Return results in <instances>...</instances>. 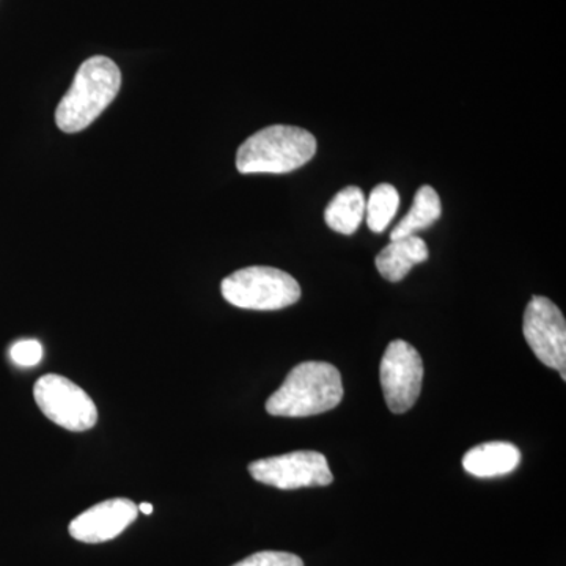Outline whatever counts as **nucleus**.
Wrapping results in <instances>:
<instances>
[{
	"instance_id": "10",
	"label": "nucleus",
	"mask_w": 566,
	"mask_h": 566,
	"mask_svg": "<svg viewBox=\"0 0 566 566\" xmlns=\"http://www.w3.org/2000/svg\"><path fill=\"white\" fill-rule=\"evenodd\" d=\"M521 463V450L510 442H486L469 450L463 458L468 474L479 479H493L512 474Z\"/></svg>"
},
{
	"instance_id": "3",
	"label": "nucleus",
	"mask_w": 566,
	"mask_h": 566,
	"mask_svg": "<svg viewBox=\"0 0 566 566\" xmlns=\"http://www.w3.org/2000/svg\"><path fill=\"white\" fill-rule=\"evenodd\" d=\"M315 153L314 134L297 126H268L241 145L237 169L244 175L289 174L305 166Z\"/></svg>"
},
{
	"instance_id": "4",
	"label": "nucleus",
	"mask_w": 566,
	"mask_h": 566,
	"mask_svg": "<svg viewBox=\"0 0 566 566\" xmlns=\"http://www.w3.org/2000/svg\"><path fill=\"white\" fill-rule=\"evenodd\" d=\"M221 292L227 303L248 311H281L301 297L296 279L270 266L244 268L227 275Z\"/></svg>"
},
{
	"instance_id": "9",
	"label": "nucleus",
	"mask_w": 566,
	"mask_h": 566,
	"mask_svg": "<svg viewBox=\"0 0 566 566\" xmlns=\"http://www.w3.org/2000/svg\"><path fill=\"white\" fill-rule=\"evenodd\" d=\"M139 515V509L125 497L93 505L70 523V535L81 543H106L123 534Z\"/></svg>"
},
{
	"instance_id": "16",
	"label": "nucleus",
	"mask_w": 566,
	"mask_h": 566,
	"mask_svg": "<svg viewBox=\"0 0 566 566\" xmlns=\"http://www.w3.org/2000/svg\"><path fill=\"white\" fill-rule=\"evenodd\" d=\"M43 345L39 340H20L10 349V357L20 367H35L43 360Z\"/></svg>"
},
{
	"instance_id": "15",
	"label": "nucleus",
	"mask_w": 566,
	"mask_h": 566,
	"mask_svg": "<svg viewBox=\"0 0 566 566\" xmlns=\"http://www.w3.org/2000/svg\"><path fill=\"white\" fill-rule=\"evenodd\" d=\"M233 566H304V562L294 554L263 551V553L245 557L244 560L238 562Z\"/></svg>"
},
{
	"instance_id": "11",
	"label": "nucleus",
	"mask_w": 566,
	"mask_h": 566,
	"mask_svg": "<svg viewBox=\"0 0 566 566\" xmlns=\"http://www.w3.org/2000/svg\"><path fill=\"white\" fill-rule=\"evenodd\" d=\"M428 256L430 251L427 243L422 238L412 234L390 241V244L378 253L375 262L382 277L389 282H400L416 264L427 262Z\"/></svg>"
},
{
	"instance_id": "8",
	"label": "nucleus",
	"mask_w": 566,
	"mask_h": 566,
	"mask_svg": "<svg viewBox=\"0 0 566 566\" xmlns=\"http://www.w3.org/2000/svg\"><path fill=\"white\" fill-rule=\"evenodd\" d=\"M523 331L539 363L560 371L566 381V322L560 308L547 297H532L524 314Z\"/></svg>"
},
{
	"instance_id": "14",
	"label": "nucleus",
	"mask_w": 566,
	"mask_h": 566,
	"mask_svg": "<svg viewBox=\"0 0 566 566\" xmlns=\"http://www.w3.org/2000/svg\"><path fill=\"white\" fill-rule=\"evenodd\" d=\"M400 207V193L392 185H378L365 200V214H367L368 229L375 233H382L392 222Z\"/></svg>"
},
{
	"instance_id": "12",
	"label": "nucleus",
	"mask_w": 566,
	"mask_h": 566,
	"mask_svg": "<svg viewBox=\"0 0 566 566\" xmlns=\"http://www.w3.org/2000/svg\"><path fill=\"white\" fill-rule=\"evenodd\" d=\"M365 216V196L357 186L342 189L327 205L324 221L334 232L353 234L359 229Z\"/></svg>"
},
{
	"instance_id": "17",
	"label": "nucleus",
	"mask_w": 566,
	"mask_h": 566,
	"mask_svg": "<svg viewBox=\"0 0 566 566\" xmlns=\"http://www.w3.org/2000/svg\"><path fill=\"white\" fill-rule=\"evenodd\" d=\"M139 509V512L144 513V515H151L153 513V505L148 504V502H144V504H140L137 506Z\"/></svg>"
},
{
	"instance_id": "7",
	"label": "nucleus",
	"mask_w": 566,
	"mask_h": 566,
	"mask_svg": "<svg viewBox=\"0 0 566 566\" xmlns=\"http://www.w3.org/2000/svg\"><path fill=\"white\" fill-rule=\"evenodd\" d=\"M382 394L394 415H405L422 390L423 360L415 346L394 340L387 346L379 368Z\"/></svg>"
},
{
	"instance_id": "13",
	"label": "nucleus",
	"mask_w": 566,
	"mask_h": 566,
	"mask_svg": "<svg viewBox=\"0 0 566 566\" xmlns=\"http://www.w3.org/2000/svg\"><path fill=\"white\" fill-rule=\"evenodd\" d=\"M442 205L439 193L431 186H422L417 191L415 203L408 214L397 223V227L390 233V241L400 240V238L412 237L420 230L428 229L441 218Z\"/></svg>"
},
{
	"instance_id": "2",
	"label": "nucleus",
	"mask_w": 566,
	"mask_h": 566,
	"mask_svg": "<svg viewBox=\"0 0 566 566\" xmlns=\"http://www.w3.org/2000/svg\"><path fill=\"white\" fill-rule=\"evenodd\" d=\"M344 398L342 375L327 363L296 365L266 401L274 417H308L337 408Z\"/></svg>"
},
{
	"instance_id": "6",
	"label": "nucleus",
	"mask_w": 566,
	"mask_h": 566,
	"mask_svg": "<svg viewBox=\"0 0 566 566\" xmlns=\"http://www.w3.org/2000/svg\"><path fill=\"white\" fill-rule=\"evenodd\" d=\"M249 474L263 485L285 491L327 486L334 482L326 457L314 450H301L253 461L249 464Z\"/></svg>"
},
{
	"instance_id": "1",
	"label": "nucleus",
	"mask_w": 566,
	"mask_h": 566,
	"mask_svg": "<svg viewBox=\"0 0 566 566\" xmlns=\"http://www.w3.org/2000/svg\"><path fill=\"white\" fill-rule=\"evenodd\" d=\"M120 85V70L111 59L96 55L82 63L55 112L59 128L74 134L91 126L114 102Z\"/></svg>"
},
{
	"instance_id": "5",
	"label": "nucleus",
	"mask_w": 566,
	"mask_h": 566,
	"mask_svg": "<svg viewBox=\"0 0 566 566\" xmlns=\"http://www.w3.org/2000/svg\"><path fill=\"white\" fill-rule=\"evenodd\" d=\"M44 416L69 431H87L98 422V409L88 394L61 375H44L33 387Z\"/></svg>"
}]
</instances>
